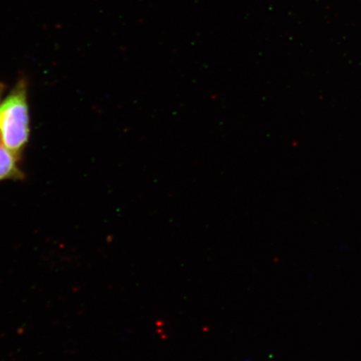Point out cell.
Instances as JSON below:
<instances>
[{"instance_id":"1","label":"cell","mask_w":361,"mask_h":361,"mask_svg":"<svg viewBox=\"0 0 361 361\" xmlns=\"http://www.w3.org/2000/svg\"><path fill=\"white\" fill-rule=\"evenodd\" d=\"M30 134L28 87L20 80L0 103V143L20 160Z\"/></svg>"},{"instance_id":"2","label":"cell","mask_w":361,"mask_h":361,"mask_svg":"<svg viewBox=\"0 0 361 361\" xmlns=\"http://www.w3.org/2000/svg\"><path fill=\"white\" fill-rule=\"evenodd\" d=\"M18 161L19 160L0 143V180L25 178Z\"/></svg>"},{"instance_id":"3","label":"cell","mask_w":361,"mask_h":361,"mask_svg":"<svg viewBox=\"0 0 361 361\" xmlns=\"http://www.w3.org/2000/svg\"><path fill=\"white\" fill-rule=\"evenodd\" d=\"M4 90H6V85L0 82V103H1V98L4 92Z\"/></svg>"}]
</instances>
